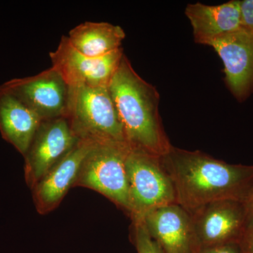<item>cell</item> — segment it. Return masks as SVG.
<instances>
[{"label":"cell","mask_w":253,"mask_h":253,"mask_svg":"<svg viewBox=\"0 0 253 253\" xmlns=\"http://www.w3.org/2000/svg\"><path fill=\"white\" fill-rule=\"evenodd\" d=\"M161 161L172 181L176 204L189 213L222 200L245 203L253 188V166L230 164L173 146Z\"/></svg>","instance_id":"obj_1"},{"label":"cell","mask_w":253,"mask_h":253,"mask_svg":"<svg viewBox=\"0 0 253 253\" xmlns=\"http://www.w3.org/2000/svg\"><path fill=\"white\" fill-rule=\"evenodd\" d=\"M109 86L129 148L158 157L168 154L172 145L160 116L159 94L137 74L126 55Z\"/></svg>","instance_id":"obj_2"},{"label":"cell","mask_w":253,"mask_h":253,"mask_svg":"<svg viewBox=\"0 0 253 253\" xmlns=\"http://www.w3.org/2000/svg\"><path fill=\"white\" fill-rule=\"evenodd\" d=\"M65 117L79 139L128 145L109 86H68Z\"/></svg>","instance_id":"obj_3"},{"label":"cell","mask_w":253,"mask_h":253,"mask_svg":"<svg viewBox=\"0 0 253 253\" xmlns=\"http://www.w3.org/2000/svg\"><path fill=\"white\" fill-rule=\"evenodd\" d=\"M126 167L132 219H143L154 210L175 204L174 187L161 157L129 148Z\"/></svg>","instance_id":"obj_4"},{"label":"cell","mask_w":253,"mask_h":253,"mask_svg":"<svg viewBox=\"0 0 253 253\" xmlns=\"http://www.w3.org/2000/svg\"><path fill=\"white\" fill-rule=\"evenodd\" d=\"M129 146L96 142L86 155L76 184L98 191L130 213L126 160Z\"/></svg>","instance_id":"obj_5"},{"label":"cell","mask_w":253,"mask_h":253,"mask_svg":"<svg viewBox=\"0 0 253 253\" xmlns=\"http://www.w3.org/2000/svg\"><path fill=\"white\" fill-rule=\"evenodd\" d=\"M197 250L239 244L247 230L244 202L222 200L205 205L190 213Z\"/></svg>","instance_id":"obj_6"},{"label":"cell","mask_w":253,"mask_h":253,"mask_svg":"<svg viewBox=\"0 0 253 253\" xmlns=\"http://www.w3.org/2000/svg\"><path fill=\"white\" fill-rule=\"evenodd\" d=\"M123 56L121 47L101 57H89L75 49L64 36L57 49L49 53L52 67L71 87L109 86Z\"/></svg>","instance_id":"obj_7"},{"label":"cell","mask_w":253,"mask_h":253,"mask_svg":"<svg viewBox=\"0 0 253 253\" xmlns=\"http://www.w3.org/2000/svg\"><path fill=\"white\" fill-rule=\"evenodd\" d=\"M0 87L36 113L42 121L66 114L68 86L53 67L36 76L14 78Z\"/></svg>","instance_id":"obj_8"},{"label":"cell","mask_w":253,"mask_h":253,"mask_svg":"<svg viewBox=\"0 0 253 253\" xmlns=\"http://www.w3.org/2000/svg\"><path fill=\"white\" fill-rule=\"evenodd\" d=\"M80 139L65 116L43 121L25 155L28 182L36 185Z\"/></svg>","instance_id":"obj_9"},{"label":"cell","mask_w":253,"mask_h":253,"mask_svg":"<svg viewBox=\"0 0 253 253\" xmlns=\"http://www.w3.org/2000/svg\"><path fill=\"white\" fill-rule=\"evenodd\" d=\"M222 61L226 84L231 93L244 101L253 91V35L239 31L209 42Z\"/></svg>","instance_id":"obj_10"},{"label":"cell","mask_w":253,"mask_h":253,"mask_svg":"<svg viewBox=\"0 0 253 253\" xmlns=\"http://www.w3.org/2000/svg\"><path fill=\"white\" fill-rule=\"evenodd\" d=\"M143 220L165 253L197 251L191 214L176 203L151 211Z\"/></svg>","instance_id":"obj_11"},{"label":"cell","mask_w":253,"mask_h":253,"mask_svg":"<svg viewBox=\"0 0 253 253\" xmlns=\"http://www.w3.org/2000/svg\"><path fill=\"white\" fill-rule=\"evenodd\" d=\"M94 143L88 139H80L37 183L35 198L41 210L45 211L54 208L62 200L70 187L76 184L82 164Z\"/></svg>","instance_id":"obj_12"},{"label":"cell","mask_w":253,"mask_h":253,"mask_svg":"<svg viewBox=\"0 0 253 253\" xmlns=\"http://www.w3.org/2000/svg\"><path fill=\"white\" fill-rule=\"evenodd\" d=\"M186 17L193 28L195 41L206 44L209 42L242 28L240 1L233 0L216 6L197 2L188 4Z\"/></svg>","instance_id":"obj_13"},{"label":"cell","mask_w":253,"mask_h":253,"mask_svg":"<svg viewBox=\"0 0 253 253\" xmlns=\"http://www.w3.org/2000/svg\"><path fill=\"white\" fill-rule=\"evenodd\" d=\"M42 121L16 98L0 87V133L25 156Z\"/></svg>","instance_id":"obj_14"},{"label":"cell","mask_w":253,"mask_h":253,"mask_svg":"<svg viewBox=\"0 0 253 253\" xmlns=\"http://www.w3.org/2000/svg\"><path fill=\"white\" fill-rule=\"evenodd\" d=\"M67 38L81 54L98 58L121 48L126 33L119 26L86 21L73 28Z\"/></svg>","instance_id":"obj_15"},{"label":"cell","mask_w":253,"mask_h":253,"mask_svg":"<svg viewBox=\"0 0 253 253\" xmlns=\"http://www.w3.org/2000/svg\"><path fill=\"white\" fill-rule=\"evenodd\" d=\"M134 241L137 253H165L149 234L143 219H133Z\"/></svg>","instance_id":"obj_16"},{"label":"cell","mask_w":253,"mask_h":253,"mask_svg":"<svg viewBox=\"0 0 253 253\" xmlns=\"http://www.w3.org/2000/svg\"><path fill=\"white\" fill-rule=\"evenodd\" d=\"M242 28L253 35V0L240 1Z\"/></svg>","instance_id":"obj_17"},{"label":"cell","mask_w":253,"mask_h":253,"mask_svg":"<svg viewBox=\"0 0 253 253\" xmlns=\"http://www.w3.org/2000/svg\"><path fill=\"white\" fill-rule=\"evenodd\" d=\"M194 253H241L239 244H229L201 248Z\"/></svg>","instance_id":"obj_18"},{"label":"cell","mask_w":253,"mask_h":253,"mask_svg":"<svg viewBox=\"0 0 253 253\" xmlns=\"http://www.w3.org/2000/svg\"><path fill=\"white\" fill-rule=\"evenodd\" d=\"M239 244L241 253H253V228H248Z\"/></svg>","instance_id":"obj_19"},{"label":"cell","mask_w":253,"mask_h":253,"mask_svg":"<svg viewBox=\"0 0 253 253\" xmlns=\"http://www.w3.org/2000/svg\"><path fill=\"white\" fill-rule=\"evenodd\" d=\"M248 228L253 229V188L244 203Z\"/></svg>","instance_id":"obj_20"}]
</instances>
